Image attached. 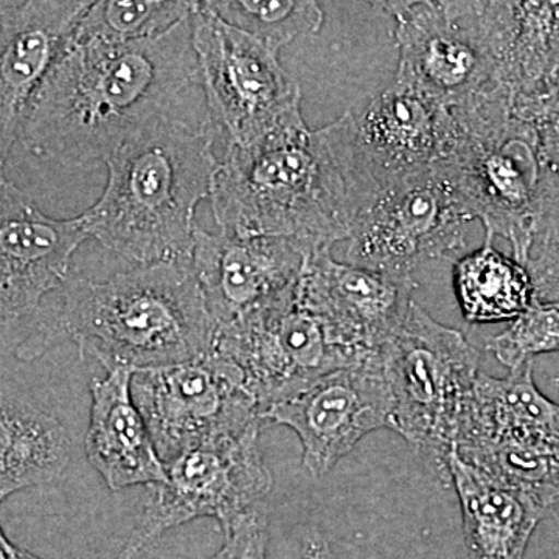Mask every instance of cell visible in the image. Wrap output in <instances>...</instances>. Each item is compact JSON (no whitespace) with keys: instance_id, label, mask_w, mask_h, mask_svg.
<instances>
[{"instance_id":"obj_1","label":"cell","mask_w":559,"mask_h":559,"mask_svg":"<svg viewBox=\"0 0 559 559\" xmlns=\"http://www.w3.org/2000/svg\"><path fill=\"white\" fill-rule=\"evenodd\" d=\"M197 76L191 16L153 39H66L25 110L17 140L64 167L106 164L135 131L170 112Z\"/></svg>"},{"instance_id":"obj_2","label":"cell","mask_w":559,"mask_h":559,"mask_svg":"<svg viewBox=\"0 0 559 559\" xmlns=\"http://www.w3.org/2000/svg\"><path fill=\"white\" fill-rule=\"evenodd\" d=\"M356 139L353 112L311 131L297 114L242 146H227L213 179L219 230L331 248L380 193Z\"/></svg>"},{"instance_id":"obj_3","label":"cell","mask_w":559,"mask_h":559,"mask_svg":"<svg viewBox=\"0 0 559 559\" xmlns=\"http://www.w3.org/2000/svg\"><path fill=\"white\" fill-rule=\"evenodd\" d=\"M57 316L20 347L33 360L72 341L106 370L176 366L207 355L216 326L191 261L139 264L108 280L69 277Z\"/></svg>"},{"instance_id":"obj_4","label":"cell","mask_w":559,"mask_h":559,"mask_svg":"<svg viewBox=\"0 0 559 559\" xmlns=\"http://www.w3.org/2000/svg\"><path fill=\"white\" fill-rule=\"evenodd\" d=\"M215 132L171 112L135 131L106 160L100 200L81 215L90 238L139 264L191 261L194 215L212 193L221 162Z\"/></svg>"},{"instance_id":"obj_5","label":"cell","mask_w":559,"mask_h":559,"mask_svg":"<svg viewBox=\"0 0 559 559\" xmlns=\"http://www.w3.org/2000/svg\"><path fill=\"white\" fill-rule=\"evenodd\" d=\"M500 90L466 108L451 110L455 130L439 170L450 179L471 219L485 227V242L506 238L513 259L527 266L547 170L538 143Z\"/></svg>"},{"instance_id":"obj_6","label":"cell","mask_w":559,"mask_h":559,"mask_svg":"<svg viewBox=\"0 0 559 559\" xmlns=\"http://www.w3.org/2000/svg\"><path fill=\"white\" fill-rule=\"evenodd\" d=\"M378 353L392 395L389 429L448 485V460L480 373L479 352L414 301L401 329Z\"/></svg>"},{"instance_id":"obj_7","label":"cell","mask_w":559,"mask_h":559,"mask_svg":"<svg viewBox=\"0 0 559 559\" xmlns=\"http://www.w3.org/2000/svg\"><path fill=\"white\" fill-rule=\"evenodd\" d=\"M193 50L210 121L227 146H242L301 114L299 81L278 61V51L238 31L197 2L191 14Z\"/></svg>"},{"instance_id":"obj_8","label":"cell","mask_w":559,"mask_h":559,"mask_svg":"<svg viewBox=\"0 0 559 559\" xmlns=\"http://www.w3.org/2000/svg\"><path fill=\"white\" fill-rule=\"evenodd\" d=\"M255 428L204 444L165 463L167 480L151 487L148 502L116 559H138L170 530L200 518L219 522L224 536L272 489L271 471Z\"/></svg>"},{"instance_id":"obj_9","label":"cell","mask_w":559,"mask_h":559,"mask_svg":"<svg viewBox=\"0 0 559 559\" xmlns=\"http://www.w3.org/2000/svg\"><path fill=\"white\" fill-rule=\"evenodd\" d=\"M378 5L395 21L396 83L450 110L507 90L499 81L481 2L406 0Z\"/></svg>"},{"instance_id":"obj_10","label":"cell","mask_w":559,"mask_h":559,"mask_svg":"<svg viewBox=\"0 0 559 559\" xmlns=\"http://www.w3.org/2000/svg\"><path fill=\"white\" fill-rule=\"evenodd\" d=\"M131 392L164 463L264 423L241 371L213 349L189 362L132 371Z\"/></svg>"},{"instance_id":"obj_11","label":"cell","mask_w":559,"mask_h":559,"mask_svg":"<svg viewBox=\"0 0 559 559\" xmlns=\"http://www.w3.org/2000/svg\"><path fill=\"white\" fill-rule=\"evenodd\" d=\"M469 221L450 179L433 168L381 190L359 213L347 240V263L412 277L428 261L457 257Z\"/></svg>"},{"instance_id":"obj_12","label":"cell","mask_w":559,"mask_h":559,"mask_svg":"<svg viewBox=\"0 0 559 559\" xmlns=\"http://www.w3.org/2000/svg\"><path fill=\"white\" fill-rule=\"evenodd\" d=\"M213 352L241 371L264 414L323 374L355 366L296 294V285L270 307L216 330Z\"/></svg>"},{"instance_id":"obj_13","label":"cell","mask_w":559,"mask_h":559,"mask_svg":"<svg viewBox=\"0 0 559 559\" xmlns=\"http://www.w3.org/2000/svg\"><path fill=\"white\" fill-rule=\"evenodd\" d=\"M392 395L380 353L311 382L289 399L272 404L263 421L286 426L301 443V465L310 476L330 473L364 437L388 428Z\"/></svg>"},{"instance_id":"obj_14","label":"cell","mask_w":559,"mask_h":559,"mask_svg":"<svg viewBox=\"0 0 559 559\" xmlns=\"http://www.w3.org/2000/svg\"><path fill=\"white\" fill-rule=\"evenodd\" d=\"M414 289V278L341 263L331 257V248L312 250L296 283L301 304L355 362L377 355L401 329Z\"/></svg>"},{"instance_id":"obj_15","label":"cell","mask_w":559,"mask_h":559,"mask_svg":"<svg viewBox=\"0 0 559 559\" xmlns=\"http://www.w3.org/2000/svg\"><path fill=\"white\" fill-rule=\"evenodd\" d=\"M316 246L282 237L198 229L194 275L216 330L270 307L296 285Z\"/></svg>"},{"instance_id":"obj_16","label":"cell","mask_w":559,"mask_h":559,"mask_svg":"<svg viewBox=\"0 0 559 559\" xmlns=\"http://www.w3.org/2000/svg\"><path fill=\"white\" fill-rule=\"evenodd\" d=\"M90 238L81 216L51 218L0 165V322L38 310L70 277V261Z\"/></svg>"},{"instance_id":"obj_17","label":"cell","mask_w":559,"mask_h":559,"mask_svg":"<svg viewBox=\"0 0 559 559\" xmlns=\"http://www.w3.org/2000/svg\"><path fill=\"white\" fill-rule=\"evenodd\" d=\"M353 120L380 190L439 167L455 130L450 109L396 81Z\"/></svg>"},{"instance_id":"obj_18","label":"cell","mask_w":559,"mask_h":559,"mask_svg":"<svg viewBox=\"0 0 559 559\" xmlns=\"http://www.w3.org/2000/svg\"><path fill=\"white\" fill-rule=\"evenodd\" d=\"M90 2L0 0V165L20 139L25 110Z\"/></svg>"},{"instance_id":"obj_19","label":"cell","mask_w":559,"mask_h":559,"mask_svg":"<svg viewBox=\"0 0 559 559\" xmlns=\"http://www.w3.org/2000/svg\"><path fill=\"white\" fill-rule=\"evenodd\" d=\"M132 371L109 370L91 384V418L86 457L110 491L167 480L165 463L157 454L148 426L131 392Z\"/></svg>"},{"instance_id":"obj_20","label":"cell","mask_w":559,"mask_h":559,"mask_svg":"<svg viewBox=\"0 0 559 559\" xmlns=\"http://www.w3.org/2000/svg\"><path fill=\"white\" fill-rule=\"evenodd\" d=\"M518 443L559 448V404L533 380V362L503 378L479 373L455 443Z\"/></svg>"},{"instance_id":"obj_21","label":"cell","mask_w":559,"mask_h":559,"mask_svg":"<svg viewBox=\"0 0 559 559\" xmlns=\"http://www.w3.org/2000/svg\"><path fill=\"white\" fill-rule=\"evenodd\" d=\"M448 485L459 498L469 559L525 558L533 533L546 520L543 511L455 452L448 460Z\"/></svg>"},{"instance_id":"obj_22","label":"cell","mask_w":559,"mask_h":559,"mask_svg":"<svg viewBox=\"0 0 559 559\" xmlns=\"http://www.w3.org/2000/svg\"><path fill=\"white\" fill-rule=\"evenodd\" d=\"M481 10L511 97L559 66V2H481Z\"/></svg>"},{"instance_id":"obj_23","label":"cell","mask_w":559,"mask_h":559,"mask_svg":"<svg viewBox=\"0 0 559 559\" xmlns=\"http://www.w3.org/2000/svg\"><path fill=\"white\" fill-rule=\"evenodd\" d=\"M70 451L68 429L55 415L0 400V503L21 489L57 480Z\"/></svg>"},{"instance_id":"obj_24","label":"cell","mask_w":559,"mask_h":559,"mask_svg":"<svg viewBox=\"0 0 559 559\" xmlns=\"http://www.w3.org/2000/svg\"><path fill=\"white\" fill-rule=\"evenodd\" d=\"M463 319L473 325L513 322L535 301V286L524 264L492 242L459 257L452 270Z\"/></svg>"},{"instance_id":"obj_25","label":"cell","mask_w":559,"mask_h":559,"mask_svg":"<svg viewBox=\"0 0 559 559\" xmlns=\"http://www.w3.org/2000/svg\"><path fill=\"white\" fill-rule=\"evenodd\" d=\"M455 454L530 500L546 518L559 510V448L484 443L460 448Z\"/></svg>"},{"instance_id":"obj_26","label":"cell","mask_w":559,"mask_h":559,"mask_svg":"<svg viewBox=\"0 0 559 559\" xmlns=\"http://www.w3.org/2000/svg\"><path fill=\"white\" fill-rule=\"evenodd\" d=\"M197 2L108 0L90 2L68 36L73 43H134L171 31L193 13Z\"/></svg>"},{"instance_id":"obj_27","label":"cell","mask_w":559,"mask_h":559,"mask_svg":"<svg viewBox=\"0 0 559 559\" xmlns=\"http://www.w3.org/2000/svg\"><path fill=\"white\" fill-rule=\"evenodd\" d=\"M205 5L275 51L299 36L316 35L323 25L322 7L310 0H223Z\"/></svg>"},{"instance_id":"obj_28","label":"cell","mask_w":559,"mask_h":559,"mask_svg":"<svg viewBox=\"0 0 559 559\" xmlns=\"http://www.w3.org/2000/svg\"><path fill=\"white\" fill-rule=\"evenodd\" d=\"M487 352L510 371L533 362L535 356L559 353V305L533 301L509 329L487 342Z\"/></svg>"},{"instance_id":"obj_29","label":"cell","mask_w":559,"mask_h":559,"mask_svg":"<svg viewBox=\"0 0 559 559\" xmlns=\"http://www.w3.org/2000/svg\"><path fill=\"white\" fill-rule=\"evenodd\" d=\"M511 108L535 135L544 168L559 176V66L514 92Z\"/></svg>"},{"instance_id":"obj_30","label":"cell","mask_w":559,"mask_h":559,"mask_svg":"<svg viewBox=\"0 0 559 559\" xmlns=\"http://www.w3.org/2000/svg\"><path fill=\"white\" fill-rule=\"evenodd\" d=\"M525 267L535 286V300L559 305V213L540 221Z\"/></svg>"},{"instance_id":"obj_31","label":"cell","mask_w":559,"mask_h":559,"mask_svg":"<svg viewBox=\"0 0 559 559\" xmlns=\"http://www.w3.org/2000/svg\"><path fill=\"white\" fill-rule=\"evenodd\" d=\"M224 539V546L207 559H267L270 520L266 510L260 506L250 510Z\"/></svg>"},{"instance_id":"obj_32","label":"cell","mask_w":559,"mask_h":559,"mask_svg":"<svg viewBox=\"0 0 559 559\" xmlns=\"http://www.w3.org/2000/svg\"><path fill=\"white\" fill-rule=\"evenodd\" d=\"M301 559H336L329 539L319 528L312 527L301 538Z\"/></svg>"},{"instance_id":"obj_33","label":"cell","mask_w":559,"mask_h":559,"mask_svg":"<svg viewBox=\"0 0 559 559\" xmlns=\"http://www.w3.org/2000/svg\"><path fill=\"white\" fill-rule=\"evenodd\" d=\"M17 559H43L36 557V555L28 554V551L17 549Z\"/></svg>"},{"instance_id":"obj_34","label":"cell","mask_w":559,"mask_h":559,"mask_svg":"<svg viewBox=\"0 0 559 559\" xmlns=\"http://www.w3.org/2000/svg\"><path fill=\"white\" fill-rule=\"evenodd\" d=\"M558 390H559V380L557 381Z\"/></svg>"}]
</instances>
